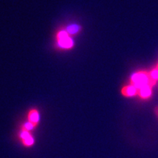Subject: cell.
<instances>
[{
  "mask_svg": "<svg viewBox=\"0 0 158 158\" xmlns=\"http://www.w3.org/2000/svg\"><path fill=\"white\" fill-rule=\"evenodd\" d=\"M20 138L23 146L26 147H31L35 144V139L27 130H23L20 133Z\"/></svg>",
  "mask_w": 158,
  "mask_h": 158,
  "instance_id": "1",
  "label": "cell"
},
{
  "mask_svg": "<svg viewBox=\"0 0 158 158\" xmlns=\"http://www.w3.org/2000/svg\"><path fill=\"white\" fill-rule=\"evenodd\" d=\"M59 44L63 48H70L73 45V41L65 31H61L58 35Z\"/></svg>",
  "mask_w": 158,
  "mask_h": 158,
  "instance_id": "2",
  "label": "cell"
},
{
  "mask_svg": "<svg viewBox=\"0 0 158 158\" xmlns=\"http://www.w3.org/2000/svg\"><path fill=\"white\" fill-rule=\"evenodd\" d=\"M38 122H39L38 112L35 110H31L29 114V122H30V123L34 124V126H35L37 123H38Z\"/></svg>",
  "mask_w": 158,
  "mask_h": 158,
  "instance_id": "3",
  "label": "cell"
},
{
  "mask_svg": "<svg viewBox=\"0 0 158 158\" xmlns=\"http://www.w3.org/2000/svg\"><path fill=\"white\" fill-rule=\"evenodd\" d=\"M137 92L139 94V95L143 98H148L152 94L151 87H149V86L138 89H137Z\"/></svg>",
  "mask_w": 158,
  "mask_h": 158,
  "instance_id": "4",
  "label": "cell"
},
{
  "mask_svg": "<svg viewBox=\"0 0 158 158\" xmlns=\"http://www.w3.org/2000/svg\"><path fill=\"white\" fill-rule=\"evenodd\" d=\"M137 92V89L134 86H126L122 89V94L126 96H133Z\"/></svg>",
  "mask_w": 158,
  "mask_h": 158,
  "instance_id": "5",
  "label": "cell"
},
{
  "mask_svg": "<svg viewBox=\"0 0 158 158\" xmlns=\"http://www.w3.org/2000/svg\"><path fill=\"white\" fill-rule=\"evenodd\" d=\"M78 27H77L76 25L70 26V27H69L68 28V31L70 33V34H75V33H76L77 31H78Z\"/></svg>",
  "mask_w": 158,
  "mask_h": 158,
  "instance_id": "6",
  "label": "cell"
},
{
  "mask_svg": "<svg viewBox=\"0 0 158 158\" xmlns=\"http://www.w3.org/2000/svg\"><path fill=\"white\" fill-rule=\"evenodd\" d=\"M34 127H35L34 124L30 123V122H27V123H26L24 124V126L23 127V130H27V131H29V130H31Z\"/></svg>",
  "mask_w": 158,
  "mask_h": 158,
  "instance_id": "7",
  "label": "cell"
},
{
  "mask_svg": "<svg viewBox=\"0 0 158 158\" xmlns=\"http://www.w3.org/2000/svg\"><path fill=\"white\" fill-rule=\"evenodd\" d=\"M155 114L156 115H157V116L158 117V107H157L155 108Z\"/></svg>",
  "mask_w": 158,
  "mask_h": 158,
  "instance_id": "8",
  "label": "cell"
}]
</instances>
